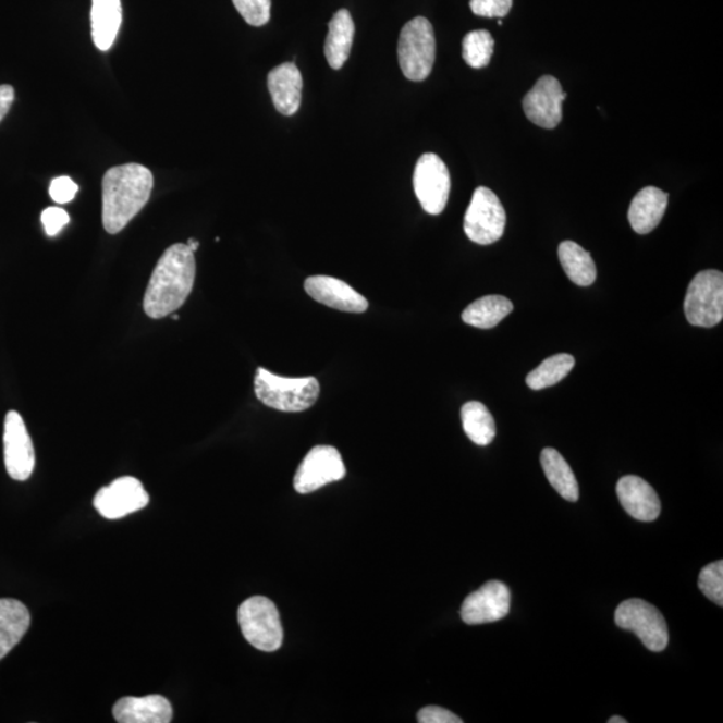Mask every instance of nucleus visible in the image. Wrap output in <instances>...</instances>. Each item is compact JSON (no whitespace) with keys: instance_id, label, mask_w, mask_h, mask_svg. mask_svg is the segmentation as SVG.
<instances>
[{"instance_id":"nucleus-7","label":"nucleus","mask_w":723,"mask_h":723,"mask_svg":"<svg viewBox=\"0 0 723 723\" xmlns=\"http://www.w3.org/2000/svg\"><path fill=\"white\" fill-rule=\"evenodd\" d=\"M506 213L500 198L487 186H478L466 209L464 231L471 242L489 246L504 235Z\"/></svg>"},{"instance_id":"nucleus-8","label":"nucleus","mask_w":723,"mask_h":723,"mask_svg":"<svg viewBox=\"0 0 723 723\" xmlns=\"http://www.w3.org/2000/svg\"><path fill=\"white\" fill-rule=\"evenodd\" d=\"M617 627L633 632L646 649L661 652L669 645V629L661 611L641 599H628L615 611Z\"/></svg>"},{"instance_id":"nucleus-37","label":"nucleus","mask_w":723,"mask_h":723,"mask_svg":"<svg viewBox=\"0 0 723 723\" xmlns=\"http://www.w3.org/2000/svg\"><path fill=\"white\" fill-rule=\"evenodd\" d=\"M609 723H627V721L622 719V716H611Z\"/></svg>"},{"instance_id":"nucleus-3","label":"nucleus","mask_w":723,"mask_h":723,"mask_svg":"<svg viewBox=\"0 0 723 723\" xmlns=\"http://www.w3.org/2000/svg\"><path fill=\"white\" fill-rule=\"evenodd\" d=\"M320 384L317 378H284L259 367L255 377V394L261 404L285 413L310 409L318 401Z\"/></svg>"},{"instance_id":"nucleus-27","label":"nucleus","mask_w":723,"mask_h":723,"mask_svg":"<svg viewBox=\"0 0 723 723\" xmlns=\"http://www.w3.org/2000/svg\"><path fill=\"white\" fill-rule=\"evenodd\" d=\"M575 367V358L569 354H557L542 360V364L529 372L527 384L532 390H541L553 387L563 381Z\"/></svg>"},{"instance_id":"nucleus-28","label":"nucleus","mask_w":723,"mask_h":723,"mask_svg":"<svg viewBox=\"0 0 723 723\" xmlns=\"http://www.w3.org/2000/svg\"><path fill=\"white\" fill-rule=\"evenodd\" d=\"M494 51V39L487 30H476L465 35L463 58L470 68L482 69L489 65Z\"/></svg>"},{"instance_id":"nucleus-10","label":"nucleus","mask_w":723,"mask_h":723,"mask_svg":"<svg viewBox=\"0 0 723 723\" xmlns=\"http://www.w3.org/2000/svg\"><path fill=\"white\" fill-rule=\"evenodd\" d=\"M345 476L346 466L334 446H315L297 468L294 488L301 494L313 493Z\"/></svg>"},{"instance_id":"nucleus-26","label":"nucleus","mask_w":723,"mask_h":723,"mask_svg":"<svg viewBox=\"0 0 723 723\" xmlns=\"http://www.w3.org/2000/svg\"><path fill=\"white\" fill-rule=\"evenodd\" d=\"M465 434L478 446L491 444L495 437V424L491 412L481 402L471 401L461 409Z\"/></svg>"},{"instance_id":"nucleus-22","label":"nucleus","mask_w":723,"mask_h":723,"mask_svg":"<svg viewBox=\"0 0 723 723\" xmlns=\"http://www.w3.org/2000/svg\"><path fill=\"white\" fill-rule=\"evenodd\" d=\"M91 37L97 49L108 51L122 23L121 0H91Z\"/></svg>"},{"instance_id":"nucleus-24","label":"nucleus","mask_w":723,"mask_h":723,"mask_svg":"<svg viewBox=\"0 0 723 723\" xmlns=\"http://www.w3.org/2000/svg\"><path fill=\"white\" fill-rule=\"evenodd\" d=\"M513 311V303L501 295L482 296L471 303L463 313V320L474 328L488 330L498 326Z\"/></svg>"},{"instance_id":"nucleus-9","label":"nucleus","mask_w":723,"mask_h":723,"mask_svg":"<svg viewBox=\"0 0 723 723\" xmlns=\"http://www.w3.org/2000/svg\"><path fill=\"white\" fill-rule=\"evenodd\" d=\"M413 185L425 212L429 215L444 212L451 194V174L440 156L425 154L419 157L414 169Z\"/></svg>"},{"instance_id":"nucleus-36","label":"nucleus","mask_w":723,"mask_h":723,"mask_svg":"<svg viewBox=\"0 0 723 723\" xmlns=\"http://www.w3.org/2000/svg\"><path fill=\"white\" fill-rule=\"evenodd\" d=\"M186 244H188V247H189L192 250H194V253H196V250L198 249V247H200V243H198L197 241H195V238H189L188 243H186Z\"/></svg>"},{"instance_id":"nucleus-15","label":"nucleus","mask_w":723,"mask_h":723,"mask_svg":"<svg viewBox=\"0 0 723 723\" xmlns=\"http://www.w3.org/2000/svg\"><path fill=\"white\" fill-rule=\"evenodd\" d=\"M305 290L314 301L334 310L362 314L369 308V302L343 280L318 275L305 282Z\"/></svg>"},{"instance_id":"nucleus-17","label":"nucleus","mask_w":723,"mask_h":723,"mask_svg":"<svg viewBox=\"0 0 723 723\" xmlns=\"http://www.w3.org/2000/svg\"><path fill=\"white\" fill-rule=\"evenodd\" d=\"M268 90L273 107L283 115H294L301 108L303 78L294 62H285L268 74Z\"/></svg>"},{"instance_id":"nucleus-11","label":"nucleus","mask_w":723,"mask_h":723,"mask_svg":"<svg viewBox=\"0 0 723 723\" xmlns=\"http://www.w3.org/2000/svg\"><path fill=\"white\" fill-rule=\"evenodd\" d=\"M4 465L13 480L26 481L35 468V452L25 421L17 412H9L4 419Z\"/></svg>"},{"instance_id":"nucleus-2","label":"nucleus","mask_w":723,"mask_h":723,"mask_svg":"<svg viewBox=\"0 0 723 723\" xmlns=\"http://www.w3.org/2000/svg\"><path fill=\"white\" fill-rule=\"evenodd\" d=\"M154 184V174L147 167L125 164L110 168L102 180L105 231L115 235L124 230L147 206Z\"/></svg>"},{"instance_id":"nucleus-21","label":"nucleus","mask_w":723,"mask_h":723,"mask_svg":"<svg viewBox=\"0 0 723 723\" xmlns=\"http://www.w3.org/2000/svg\"><path fill=\"white\" fill-rule=\"evenodd\" d=\"M354 33L352 14L346 9L336 11L329 23V34L324 44L326 60L332 69L340 70L345 65L353 48Z\"/></svg>"},{"instance_id":"nucleus-6","label":"nucleus","mask_w":723,"mask_h":723,"mask_svg":"<svg viewBox=\"0 0 723 723\" xmlns=\"http://www.w3.org/2000/svg\"><path fill=\"white\" fill-rule=\"evenodd\" d=\"M686 319L698 328H714L723 319V273L707 270L697 273L685 297Z\"/></svg>"},{"instance_id":"nucleus-31","label":"nucleus","mask_w":723,"mask_h":723,"mask_svg":"<svg viewBox=\"0 0 723 723\" xmlns=\"http://www.w3.org/2000/svg\"><path fill=\"white\" fill-rule=\"evenodd\" d=\"M513 0H470V10L477 16L504 17L510 14Z\"/></svg>"},{"instance_id":"nucleus-13","label":"nucleus","mask_w":723,"mask_h":723,"mask_svg":"<svg viewBox=\"0 0 723 723\" xmlns=\"http://www.w3.org/2000/svg\"><path fill=\"white\" fill-rule=\"evenodd\" d=\"M567 93L552 75H542L528 95L524 97L523 108L535 125L553 130L563 119V102Z\"/></svg>"},{"instance_id":"nucleus-14","label":"nucleus","mask_w":723,"mask_h":723,"mask_svg":"<svg viewBox=\"0 0 723 723\" xmlns=\"http://www.w3.org/2000/svg\"><path fill=\"white\" fill-rule=\"evenodd\" d=\"M511 600L510 588L504 583L488 581L464 600L461 617L466 625H483L504 620L510 614Z\"/></svg>"},{"instance_id":"nucleus-32","label":"nucleus","mask_w":723,"mask_h":723,"mask_svg":"<svg viewBox=\"0 0 723 723\" xmlns=\"http://www.w3.org/2000/svg\"><path fill=\"white\" fill-rule=\"evenodd\" d=\"M78 185L68 176L57 177L51 181L49 194L58 204H68L77 195Z\"/></svg>"},{"instance_id":"nucleus-20","label":"nucleus","mask_w":723,"mask_h":723,"mask_svg":"<svg viewBox=\"0 0 723 723\" xmlns=\"http://www.w3.org/2000/svg\"><path fill=\"white\" fill-rule=\"evenodd\" d=\"M30 623V611L20 600L0 599V661L25 637Z\"/></svg>"},{"instance_id":"nucleus-12","label":"nucleus","mask_w":723,"mask_h":723,"mask_svg":"<svg viewBox=\"0 0 723 723\" xmlns=\"http://www.w3.org/2000/svg\"><path fill=\"white\" fill-rule=\"evenodd\" d=\"M149 504V494L142 481L134 477L117 478L110 486L99 489L95 506L99 515L110 520L142 511Z\"/></svg>"},{"instance_id":"nucleus-30","label":"nucleus","mask_w":723,"mask_h":723,"mask_svg":"<svg viewBox=\"0 0 723 723\" xmlns=\"http://www.w3.org/2000/svg\"><path fill=\"white\" fill-rule=\"evenodd\" d=\"M238 14L250 26L267 25L271 17V0H232Z\"/></svg>"},{"instance_id":"nucleus-34","label":"nucleus","mask_w":723,"mask_h":723,"mask_svg":"<svg viewBox=\"0 0 723 723\" xmlns=\"http://www.w3.org/2000/svg\"><path fill=\"white\" fill-rule=\"evenodd\" d=\"M419 723H463L458 715L444 708L428 707L419 710Z\"/></svg>"},{"instance_id":"nucleus-23","label":"nucleus","mask_w":723,"mask_h":723,"mask_svg":"<svg viewBox=\"0 0 723 723\" xmlns=\"http://www.w3.org/2000/svg\"><path fill=\"white\" fill-rule=\"evenodd\" d=\"M540 461L542 470L553 489L571 503L579 500V483L562 454L556 449L546 448L541 452Z\"/></svg>"},{"instance_id":"nucleus-25","label":"nucleus","mask_w":723,"mask_h":723,"mask_svg":"<svg viewBox=\"0 0 723 723\" xmlns=\"http://www.w3.org/2000/svg\"><path fill=\"white\" fill-rule=\"evenodd\" d=\"M559 259L571 282L588 287L597 279V266L590 253L575 242H563L559 246Z\"/></svg>"},{"instance_id":"nucleus-33","label":"nucleus","mask_w":723,"mask_h":723,"mask_svg":"<svg viewBox=\"0 0 723 723\" xmlns=\"http://www.w3.org/2000/svg\"><path fill=\"white\" fill-rule=\"evenodd\" d=\"M42 224L48 236H57L66 226L70 221V216L65 209L58 207L46 208L42 212Z\"/></svg>"},{"instance_id":"nucleus-29","label":"nucleus","mask_w":723,"mask_h":723,"mask_svg":"<svg viewBox=\"0 0 723 723\" xmlns=\"http://www.w3.org/2000/svg\"><path fill=\"white\" fill-rule=\"evenodd\" d=\"M699 590L702 591L704 597L711 602L723 605V562L711 563L707 565L699 574L698 580Z\"/></svg>"},{"instance_id":"nucleus-19","label":"nucleus","mask_w":723,"mask_h":723,"mask_svg":"<svg viewBox=\"0 0 723 723\" xmlns=\"http://www.w3.org/2000/svg\"><path fill=\"white\" fill-rule=\"evenodd\" d=\"M669 195L655 186H647L633 198L628 221L639 235H647L661 223L666 212Z\"/></svg>"},{"instance_id":"nucleus-1","label":"nucleus","mask_w":723,"mask_h":723,"mask_svg":"<svg viewBox=\"0 0 723 723\" xmlns=\"http://www.w3.org/2000/svg\"><path fill=\"white\" fill-rule=\"evenodd\" d=\"M195 253L188 244L177 243L162 254L144 296V311L151 319L177 311L194 290Z\"/></svg>"},{"instance_id":"nucleus-35","label":"nucleus","mask_w":723,"mask_h":723,"mask_svg":"<svg viewBox=\"0 0 723 723\" xmlns=\"http://www.w3.org/2000/svg\"><path fill=\"white\" fill-rule=\"evenodd\" d=\"M15 99V90L11 85H0V121L8 115Z\"/></svg>"},{"instance_id":"nucleus-5","label":"nucleus","mask_w":723,"mask_h":723,"mask_svg":"<svg viewBox=\"0 0 723 723\" xmlns=\"http://www.w3.org/2000/svg\"><path fill=\"white\" fill-rule=\"evenodd\" d=\"M244 638L255 649L265 652L278 651L283 644V626L279 611L272 600L254 597L244 600L237 612Z\"/></svg>"},{"instance_id":"nucleus-16","label":"nucleus","mask_w":723,"mask_h":723,"mask_svg":"<svg viewBox=\"0 0 723 723\" xmlns=\"http://www.w3.org/2000/svg\"><path fill=\"white\" fill-rule=\"evenodd\" d=\"M617 498L623 508L635 520L650 523L661 515V500L654 488L638 476L622 477L616 486Z\"/></svg>"},{"instance_id":"nucleus-18","label":"nucleus","mask_w":723,"mask_h":723,"mask_svg":"<svg viewBox=\"0 0 723 723\" xmlns=\"http://www.w3.org/2000/svg\"><path fill=\"white\" fill-rule=\"evenodd\" d=\"M113 715L120 723H169L173 719L171 702L162 696L124 697L113 707Z\"/></svg>"},{"instance_id":"nucleus-4","label":"nucleus","mask_w":723,"mask_h":723,"mask_svg":"<svg viewBox=\"0 0 723 723\" xmlns=\"http://www.w3.org/2000/svg\"><path fill=\"white\" fill-rule=\"evenodd\" d=\"M399 60L407 79L421 83L429 77L436 61V37L427 17H414L402 27Z\"/></svg>"}]
</instances>
